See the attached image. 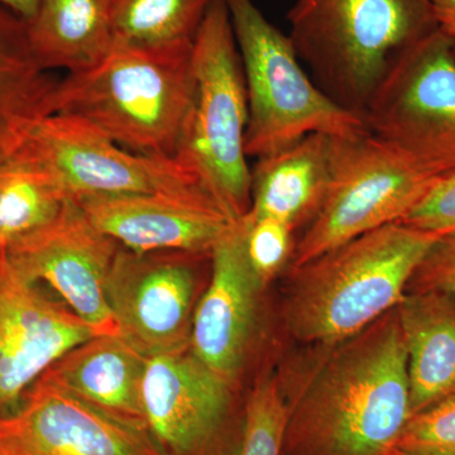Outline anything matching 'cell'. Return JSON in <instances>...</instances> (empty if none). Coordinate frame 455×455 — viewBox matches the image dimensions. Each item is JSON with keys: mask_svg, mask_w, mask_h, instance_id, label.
<instances>
[{"mask_svg": "<svg viewBox=\"0 0 455 455\" xmlns=\"http://www.w3.org/2000/svg\"><path fill=\"white\" fill-rule=\"evenodd\" d=\"M435 179L371 132L338 137L328 190L295 243L291 267L350 239L403 221Z\"/></svg>", "mask_w": 455, "mask_h": 455, "instance_id": "7", "label": "cell"}, {"mask_svg": "<svg viewBox=\"0 0 455 455\" xmlns=\"http://www.w3.org/2000/svg\"><path fill=\"white\" fill-rule=\"evenodd\" d=\"M289 405L283 455H392L411 416L397 307L335 344Z\"/></svg>", "mask_w": 455, "mask_h": 455, "instance_id": "1", "label": "cell"}, {"mask_svg": "<svg viewBox=\"0 0 455 455\" xmlns=\"http://www.w3.org/2000/svg\"><path fill=\"white\" fill-rule=\"evenodd\" d=\"M211 253H137L119 248L108 275V305L119 335L146 357L190 346L194 263Z\"/></svg>", "mask_w": 455, "mask_h": 455, "instance_id": "10", "label": "cell"}, {"mask_svg": "<svg viewBox=\"0 0 455 455\" xmlns=\"http://www.w3.org/2000/svg\"><path fill=\"white\" fill-rule=\"evenodd\" d=\"M193 44H114L101 61L57 82L50 114L79 119L116 145L175 158L193 92Z\"/></svg>", "mask_w": 455, "mask_h": 455, "instance_id": "3", "label": "cell"}, {"mask_svg": "<svg viewBox=\"0 0 455 455\" xmlns=\"http://www.w3.org/2000/svg\"><path fill=\"white\" fill-rule=\"evenodd\" d=\"M53 82L33 56L25 20L0 5V161L50 116Z\"/></svg>", "mask_w": 455, "mask_h": 455, "instance_id": "21", "label": "cell"}, {"mask_svg": "<svg viewBox=\"0 0 455 455\" xmlns=\"http://www.w3.org/2000/svg\"><path fill=\"white\" fill-rule=\"evenodd\" d=\"M0 455H166L148 431L123 424L38 379L0 416Z\"/></svg>", "mask_w": 455, "mask_h": 455, "instance_id": "13", "label": "cell"}, {"mask_svg": "<svg viewBox=\"0 0 455 455\" xmlns=\"http://www.w3.org/2000/svg\"><path fill=\"white\" fill-rule=\"evenodd\" d=\"M243 68L248 97L247 157L283 151L313 133L355 137L366 122L344 109L311 79L289 36L263 16L253 0H226Z\"/></svg>", "mask_w": 455, "mask_h": 455, "instance_id": "6", "label": "cell"}, {"mask_svg": "<svg viewBox=\"0 0 455 455\" xmlns=\"http://www.w3.org/2000/svg\"><path fill=\"white\" fill-rule=\"evenodd\" d=\"M74 202L100 232L137 253H212L235 221L208 196L133 194Z\"/></svg>", "mask_w": 455, "mask_h": 455, "instance_id": "15", "label": "cell"}, {"mask_svg": "<svg viewBox=\"0 0 455 455\" xmlns=\"http://www.w3.org/2000/svg\"><path fill=\"white\" fill-rule=\"evenodd\" d=\"M116 0H40L27 23L36 61L70 73L97 65L112 50Z\"/></svg>", "mask_w": 455, "mask_h": 455, "instance_id": "20", "label": "cell"}, {"mask_svg": "<svg viewBox=\"0 0 455 455\" xmlns=\"http://www.w3.org/2000/svg\"><path fill=\"white\" fill-rule=\"evenodd\" d=\"M20 147L51 171L73 200L133 194L211 196L176 158L123 151L71 116H44Z\"/></svg>", "mask_w": 455, "mask_h": 455, "instance_id": "9", "label": "cell"}, {"mask_svg": "<svg viewBox=\"0 0 455 455\" xmlns=\"http://www.w3.org/2000/svg\"><path fill=\"white\" fill-rule=\"evenodd\" d=\"M68 200L56 176L18 147L0 161V247L47 226Z\"/></svg>", "mask_w": 455, "mask_h": 455, "instance_id": "22", "label": "cell"}, {"mask_svg": "<svg viewBox=\"0 0 455 455\" xmlns=\"http://www.w3.org/2000/svg\"><path fill=\"white\" fill-rule=\"evenodd\" d=\"M248 97L226 0H214L193 44V92L175 158L232 218L251 208Z\"/></svg>", "mask_w": 455, "mask_h": 455, "instance_id": "5", "label": "cell"}, {"mask_svg": "<svg viewBox=\"0 0 455 455\" xmlns=\"http://www.w3.org/2000/svg\"><path fill=\"white\" fill-rule=\"evenodd\" d=\"M40 0H0V5L7 8L20 20L28 23L37 12Z\"/></svg>", "mask_w": 455, "mask_h": 455, "instance_id": "30", "label": "cell"}, {"mask_svg": "<svg viewBox=\"0 0 455 455\" xmlns=\"http://www.w3.org/2000/svg\"><path fill=\"white\" fill-rule=\"evenodd\" d=\"M245 254L260 286L268 283L292 259L293 229L274 218H252L245 214Z\"/></svg>", "mask_w": 455, "mask_h": 455, "instance_id": "26", "label": "cell"}, {"mask_svg": "<svg viewBox=\"0 0 455 455\" xmlns=\"http://www.w3.org/2000/svg\"><path fill=\"white\" fill-rule=\"evenodd\" d=\"M427 291L455 295V233L433 245L407 284L406 293Z\"/></svg>", "mask_w": 455, "mask_h": 455, "instance_id": "28", "label": "cell"}, {"mask_svg": "<svg viewBox=\"0 0 455 455\" xmlns=\"http://www.w3.org/2000/svg\"><path fill=\"white\" fill-rule=\"evenodd\" d=\"M392 455H455V394L410 416Z\"/></svg>", "mask_w": 455, "mask_h": 455, "instance_id": "25", "label": "cell"}, {"mask_svg": "<svg viewBox=\"0 0 455 455\" xmlns=\"http://www.w3.org/2000/svg\"><path fill=\"white\" fill-rule=\"evenodd\" d=\"M146 362L121 335H97L68 350L40 379L123 424L147 430L140 395Z\"/></svg>", "mask_w": 455, "mask_h": 455, "instance_id": "17", "label": "cell"}, {"mask_svg": "<svg viewBox=\"0 0 455 455\" xmlns=\"http://www.w3.org/2000/svg\"><path fill=\"white\" fill-rule=\"evenodd\" d=\"M214 0H116L114 44L171 46L193 44Z\"/></svg>", "mask_w": 455, "mask_h": 455, "instance_id": "23", "label": "cell"}, {"mask_svg": "<svg viewBox=\"0 0 455 455\" xmlns=\"http://www.w3.org/2000/svg\"><path fill=\"white\" fill-rule=\"evenodd\" d=\"M119 248L70 199L51 223L5 250L27 278L49 283L95 334L118 335L106 283Z\"/></svg>", "mask_w": 455, "mask_h": 455, "instance_id": "11", "label": "cell"}, {"mask_svg": "<svg viewBox=\"0 0 455 455\" xmlns=\"http://www.w3.org/2000/svg\"><path fill=\"white\" fill-rule=\"evenodd\" d=\"M442 235L397 221L291 267L284 301L290 334L335 346L396 309L407 284Z\"/></svg>", "mask_w": 455, "mask_h": 455, "instance_id": "2", "label": "cell"}, {"mask_svg": "<svg viewBox=\"0 0 455 455\" xmlns=\"http://www.w3.org/2000/svg\"><path fill=\"white\" fill-rule=\"evenodd\" d=\"M147 430L166 455H196L223 424L230 385L190 346L147 357L142 379Z\"/></svg>", "mask_w": 455, "mask_h": 455, "instance_id": "14", "label": "cell"}, {"mask_svg": "<svg viewBox=\"0 0 455 455\" xmlns=\"http://www.w3.org/2000/svg\"><path fill=\"white\" fill-rule=\"evenodd\" d=\"M287 20L314 83L362 118L395 60L438 28L431 0H298Z\"/></svg>", "mask_w": 455, "mask_h": 455, "instance_id": "4", "label": "cell"}, {"mask_svg": "<svg viewBox=\"0 0 455 455\" xmlns=\"http://www.w3.org/2000/svg\"><path fill=\"white\" fill-rule=\"evenodd\" d=\"M212 281L191 323L190 348L212 372L232 386L252 333L260 289L244 244L243 217L212 248Z\"/></svg>", "mask_w": 455, "mask_h": 455, "instance_id": "16", "label": "cell"}, {"mask_svg": "<svg viewBox=\"0 0 455 455\" xmlns=\"http://www.w3.org/2000/svg\"><path fill=\"white\" fill-rule=\"evenodd\" d=\"M363 118L433 178L454 172L455 53L438 28L395 60Z\"/></svg>", "mask_w": 455, "mask_h": 455, "instance_id": "8", "label": "cell"}, {"mask_svg": "<svg viewBox=\"0 0 455 455\" xmlns=\"http://www.w3.org/2000/svg\"><path fill=\"white\" fill-rule=\"evenodd\" d=\"M407 352L411 415L455 394V295L406 293L397 307Z\"/></svg>", "mask_w": 455, "mask_h": 455, "instance_id": "19", "label": "cell"}, {"mask_svg": "<svg viewBox=\"0 0 455 455\" xmlns=\"http://www.w3.org/2000/svg\"><path fill=\"white\" fill-rule=\"evenodd\" d=\"M92 337V326L42 292L0 247V416L17 411L51 364Z\"/></svg>", "mask_w": 455, "mask_h": 455, "instance_id": "12", "label": "cell"}, {"mask_svg": "<svg viewBox=\"0 0 455 455\" xmlns=\"http://www.w3.org/2000/svg\"><path fill=\"white\" fill-rule=\"evenodd\" d=\"M289 405L277 379L265 377L254 386L245 406L239 455H283Z\"/></svg>", "mask_w": 455, "mask_h": 455, "instance_id": "24", "label": "cell"}, {"mask_svg": "<svg viewBox=\"0 0 455 455\" xmlns=\"http://www.w3.org/2000/svg\"><path fill=\"white\" fill-rule=\"evenodd\" d=\"M403 223L442 236L454 235L455 171L436 178Z\"/></svg>", "mask_w": 455, "mask_h": 455, "instance_id": "27", "label": "cell"}, {"mask_svg": "<svg viewBox=\"0 0 455 455\" xmlns=\"http://www.w3.org/2000/svg\"><path fill=\"white\" fill-rule=\"evenodd\" d=\"M436 26L451 42L455 53V0H431Z\"/></svg>", "mask_w": 455, "mask_h": 455, "instance_id": "29", "label": "cell"}, {"mask_svg": "<svg viewBox=\"0 0 455 455\" xmlns=\"http://www.w3.org/2000/svg\"><path fill=\"white\" fill-rule=\"evenodd\" d=\"M338 137L313 133L251 167L252 218H274L293 230L307 226L324 199Z\"/></svg>", "mask_w": 455, "mask_h": 455, "instance_id": "18", "label": "cell"}]
</instances>
